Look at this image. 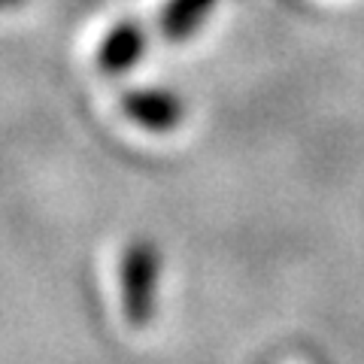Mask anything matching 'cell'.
<instances>
[{"label": "cell", "instance_id": "5b68a950", "mask_svg": "<svg viewBox=\"0 0 364 364\" xmlns=\"http://www.w3.org/2000/svg\"><path fill=\"white\" fill-rule=\"evenodd\" d=\"M9 4H18V0H0V6H9Z\"/></svg>", "mask_w": 364, "mask_h": 364}, {"label": "cell", "instance_id": "7a4b0ae2", "mask_svg": "<svg viewBox=\"0 0 364 364\" xmlns=\"http://www.w3.org/2000/svg\"><path fill=\"white\" fill-rule=\"evenodd\" d=\"M119 107H122V116L146 134L176 131L186 122V112H188L179 91L161 88V85H143V88L124 91Z\"/></svg>", "mask_w": 364, "mask_h": 364}, {"label": "cell", "instance_id": "277c9868", "mask_svg": "<svg viewBox=\"0 0 364 364\" xmlns=\"http://www.w3.org/2000/svg\"><path fill=\"white\" fill-rule=\"evenodd\" d=\"M222 0H164L158 9V33L167 43H186L203 31Z\"/></svg>", "mask_w": 364, "mask_h": 364}, {"label": "cell", "instance_id": "6da1fadb", "mask_svg": "<svg viewBox=\"0 0 364 364\" xmlns=\"http://www.w3.org/2000/svg\"><path fill=\"white\" fill-rule=\"evenodd\" d=\"M158 273H161V255L158 246L146 237H136L124 246L119 261V282H122V306L131 328H143L155 316L158 298Z\"/></svg>", "mask_w": 364, "mask_h": 364}, {"label": "cell", "instance_id": "3957f363", "mask_svg": "<svg viewBox=\"0 0 364 364\" xmlns=\"http://www.w3.org/2000/svg\"><path fill=\"white\" fill-rule=\"evenodd\" d=\"M143 55H146L143 25L134 18H122L100 37L97 49H95V64L104 76H122V73H128L131 67L140 64Z\"/></svg>", "mask_w": 364, "mask_h": 364}]
</instances>
